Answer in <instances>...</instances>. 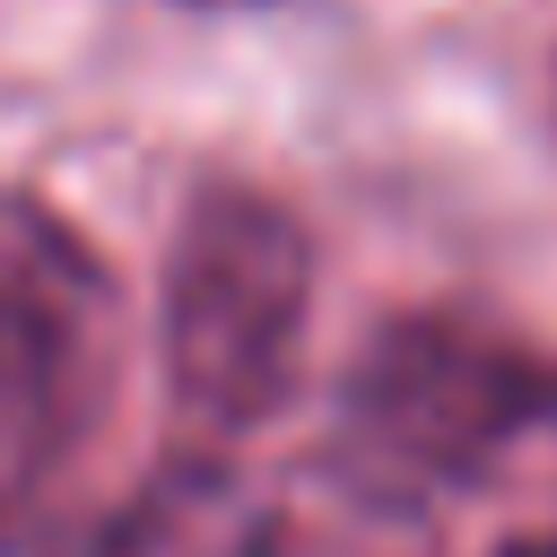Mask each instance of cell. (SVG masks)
Segmentation results:
<instances>
[{
  "label": "cell",
  "mask_w": 557,
  "mask_h": 557,
  "mask_svg": "<svg viewBox=\"0 0 557 557\" xmlns=\"http://www.w3.org/2000/svg\"><path fill=\"white\" fill-rule=\"evenodd\" d=\"M313 322V235L261 183H200L157 278V374L191 444L270 426Z\"/></svg>",
  "instance_id": "obj_1"
},
{
  "label": "cell",
  "mask_w": 557,
  "mask_h": 557,
  "mask_svg": "<svg viewBox=\"0 0 557 557\" xmlns=\"http://www.w3.org/2000/svg\"><path fill=\"white\" fill-rule=\"evenodd\" d=\"M540 426H557V366L540 348L470 313H392L339 383L331 453L366 505L418 513L479 487Z\"/></svg>",
  "instance_id": "obj_2"
},
{
  "label": "cell",
  "mask_w": 557,
  "mask_h": 557,
  "mask_svg": "<svg viewBox=\"0 0 557 557\" xmlns=\"http://www.w3.org/2000/svg\"><path fill=\"white\" fill-rule=\"evenodd\" d=\"M122 374V287L35 191H0V540L87 453Z\"/></svg>",
  "instance_id": "obj_3"
},
{
  "label": "cell",
  "mask_w": 557,
  "mask_h": 557,
  "mask_svg": "<svg viewBox=\"0 0 557 557\" xmlns=\"http://www.w3.org/2000/svg\"><path fill=\"white\" fill-rule=\"evenodd\" d=\"M287 513L209 444L174 453L104 531L87 557H278Z\"/></svg>",
  "instance_id": "obj_4"
},
{
  "label": "cell",
  "mask_w": 557,
  "mask_h": 557,
  "mask_svg": "<svg viewBox=\"0 0 557 557\" xmlns=\"http://www.w3.org/2000/svg\"><path fill=\"white\" fill-rule=\"evenodd\" d=\"M496 557H557V540H505Z\"/></svg>",
  "instance_id": "obj_5"
},
{
  "label": "cell",
  "mask_w": 557,
  "mask_h": 557,
  "mask_svg": "<svg viewBox=\"0 0 557 557\" xmlns=\"http://www.w3.org/2000/svg\"><path fill=\"white\" fill-rule=\"evenodd\" d=\"M165 9H270V0H165Z\"/></svg>",
  "instance_id": "obj_6"
}]
</instances>
